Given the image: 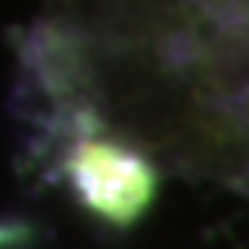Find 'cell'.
Returning a JSON list of instances; mask_svg holds the SVG:
<instances>
[{"instance_id": "cell-1", "label": "cell", "mask_w": 249, "mask_h": 249, "mask_svg": "<svg viewBox=\"0 0 249 249\" xmlns=\"http://www.w3.org/2000/svg\"><path fill=\"white\" fill-rule=\"evenodd\" d=\"M73 177L83 197L114 222H128L139 214L152 194V170L111 139L83 142L73 160Z\"/></svg>"}]
</instances>
